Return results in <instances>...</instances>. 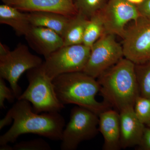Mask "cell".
Returning <instances> with one entry per match:
<instances>
[{
    "mask_svg": "<svg viewBox=\"0 0 150 150\" xmlns=\"http://www.w3.org/2000/svg\"><path fill=\"white\" fill-rule=\"evenodd\" d=\"M8 111L13 123L0 137L1 146L14 143L21 135L26 134H37L54 141L62 139L65 120L59 112L39 115L33 111L30 103L25 100H18Z\"/></svg>",
    "mask_w": 150,
    "mask_h": 150,
    "instance_id": "obj_1",
    "label": "cell"
},
{
    "mask_svg": "<svg viewBox=\"0 0 150 150\" xmlns=\"http://www.w3.org/2000/svg\"><path fill=\"white\" fill-rule=\"evenodd\" d=\"M135 66L124 57L97 78L104 101L119 112L134 107L140 96Z\"/></svg>",
    "mask_w": 150,
    "mask_h": 150,
    "instance_id": "obj_2",
    "label": "cell"
},
{
    "mask_svg": "<svg viewBox=\"0 0 150 150\" xmlns=\"http://www.w3.org/2000/svg\"><path fill=\"white\" fill-rule=\"evenodd\" d=\"M53 82L57 97L64 105L75 104L98 115L109 109L108 103L99 102L96 98L100 89L96 79L83 71L62 74L54 78Z\"/></svg>",
    "mask_w": 150,
    "mask_h": 150,
    "instance_id": "obj_3",
    "label": "cell"
},
{
    "mask_svg": "<svg viewBox=\"0 0 150 150\" xmlns=\"http://www.w3.org/2000/svg\"><path fill=\"white\" fill-rule=\"evenodd\" d=\"M27 72L28 86L18 100H25L32 103L33 110L36 113L60 112L64 105L59 101L53 80L44 73L41 65Z\"/></svg>",
    "mask_w": 150,
    "mask_h": 150,
    "instance_id": "obj_4",
    "label": "cell"
},
{
    "mask_svg": "<svg viewBox=\"0 0 150 150\" xmlns=\"http://www.w3.org/2000/svg\"><path fill=\"white\" fill-rule=\"evenodd\" d=\"M91 51V48L83 44L64 46L46 58L41 67L52 80L62 74L83 71Z\"/></svg>",
    "mask_w": 150,
    "mask_h": 150,
    "instance_id": "obj_5",
    "label": "cell"
},
{
    "mask_svg": "<svg viewBox=\"0 0 150 150\" xmlns=\"http://www.w3.org/2000/svg\"><path fill=\"white\" fill-rule=\"evenodd\" d=\"M98 115L84 108L76 106L71 110L69 122L63 131L61 149L74 150L83 141L91 139L98 130Z\"/></svg>",
    "mask_w": 150,
    "mask_h": 150,
    "instance_id": "obj_6",
    "label": "cell"
},
{
    "mask_svg": "<svg viewBox=\"0 0 150 150\" xmlns=\"http://www.w3.org/2000/svg\"><path fill=\"white\" fill-rule=\"evenodd\" d=\"M43 60L30 53L26 45L19 43L12 51L0 56V77L9 83L16 99L21 94V88L18 84L21 76L25 71L39 67Z\"/></svg>",
    "mask_w": 150,
    "mask_h": 150,
    "instance_id": "obj_7",
    "label": "cell"
},
{
    "mask_svg": "<svg viewBox=\"0 0 150 150\" xmlns=\"http://www.w3.org/2000/svg\"><path fill=\"white\" fill-rule=\"evenodd\" d=\"M122 38L124 58L135 65L150 61V18L141 16L133 21Z\"/></svg>",
    "mask_w": 150,
    "mask_h": 150,
    "instance_id": "obj_8",
    "label": "cell"
},
{
    "mask_svg": "<svg viewBox=\"0 0 150 150\" xmlns=\"http://www.w3.org/2000/svg\"><path fill=\"white\" fill-rule=\"evenodd\" d=\"M115 35L105 33L94 43L83 72L96 79L124 57L122 46Z\"/></svg>",
    "mask_w": 150,
    "mask_h": 150,
    "instance_id": "obj_9",
    "label": "cell"
},
{
    "mask_svg": "<svg viewBox=\"0 0 150 150\" xmlns=\"http://www.w3.org/2000/svg\"><path fill=\"white\" fill-rule=\"evenodd\" d=\"M104 22L105 33L123 37L126 25L142 16L137 6L127 0H108L100 11Z\"/></svg>",
    "mask_w": 150,
    "mask_h": 150,
    "instance_id": "obj_10",
    "label": "cell"
},
{
    "mask_svg": "<svg viewBox=\"0 0 150 150\" xmlns=\"http://www.w3.org/2000/svg\"><path fill=\"white\" fill-rule=\"evenodd\" d=\"M22 11L51 12L73 17L78 13L73 0H1Z\"/></svg>",
    "mask_w": 150,
    "mask_h": 150,
    "instance_id": "obj_11",
    "label": "cell"
},
{
    "mask_svg": "<svg viewBox=\"0 0 150 150\" xmlns=\"http://www.w3.org/2000/svg\"><path fill=\"white\" fill-rule=\"evenodd\" d=\"M25 36L30 46L45 59L64 46L62 36L46 28L32 26Z\"/></svg>",
    "mask_w": 150,
    "mask_h": 150,
    "instance_id": "obj_12",
    "label": "cell"
},
{
    "mask_svg": "<svg viewBox=\"0 0 150 150\" xmlns=\"http://www.w3.org/2000/svg\"><path fill=\"white\" fill-rule=\"evenodd\" d=\"M119 112L121 149L139 146L144 135L145 124L137 118L134 107L126 108Z\"/></svg>",
    "mask_w": 150,
    "mask_h": 150,
    "instance_id": "obj_13",
    "label": "cell"
},
{
    "mask_svg": "<svg viewBox=\"0 0 150 150\" xmlns=\"http://www.w3.org/2000/svg\"><path fill=\"white\" fill-rule=\"evenodd\" d=\"M98 118V130L104 139L103 149H120L121 147L119 112L109 108L100 113Z\"/></svg>",
    "mask_w": 150,
    "mask_h": 150,
    "instance_id": "obj_14",
    "label": "cell"
},
{
    "mask_svg": "<svg viewBox=\"0 0 150 150\" xmlns=\"http://www.w3.org/2000/svg\"><path fill=\"white\" fill-rule=\"evenodd\" d=\"M30 23L52 30L63 37L68 24L72 17L51 12L28 13Z\"/></svg>",
    "mask_w": 150,
    "mask_h": 150,
    "instance_id": "obj_15",
    "label": "cell"
},
{
    "mask_svg": "<svg viewBox=\"0 0 150 150\" xmlns=\"http://www.w3.org/2000/svg\"><path fill=\"white\" fill-rule=\"evenodd\" d=\"M0 23L11 26L19 36H25L33 26L28 13L4 4L0 6Z\"/></svg>",
    "mask_w": 150,
    "mask_h": 150,
    "instance_id": "obj_16",
    "label": "cell"
},
{
    "mask_svg": "<svg viewBox=\"0 0 150 150\" xmlns=\"http://www.w3.org/2000/svg\"><path fill=\"white\" fill-rule=\"evenodd\" d=\"M89 19L79 13L71 18L63 35L64 46L83 44L86 28Z\"/></svg>",
    "mask_w": 150,
    "mask_h": 150,
    "instance_id": "obj_17",
    "label": "cell"
},
{
    "mask_svg": "<svg viewBox=\"0 0 150 150\" xmlns=\"http://www.w3.org/2000/svg\"><path fill=\"white\" fill-rule=\"evenodd\" d=\"M105 33L104 22L100 11L89 18L85 31L83 44L91 48Z\"/></svg>",
    "mask_w": 150,
    "mask_h": 150,
    "instance_id": "obj_18",
    "label": "cell"
},
{
    "mask_svg": "<svg viewBox=\"0 0 150 150\" xmlns=\"http://www.w3.org/2000/svg\"><path fill=\"white\" fill-rule=\"evenodd\" d=\"M135 70L140 96L150 99V61L136 65Z\"/></svg>",
    "mask_w": 150,
    "mask_h": 150,
    "instance_id": "obj_19",
    "label": "cell"
},
{
    "mask_svg": "<svg viewBox=\"0 0 150 150\" xmlns=\"http://www.w3.org/2000/svg\"><path fill=\"white\" fill-rule=\"evenodd\" d=\"M108 0H73L78 13L89 19L102 10Z\"/></svg>",
    "mask_w": 150,
    "mask_h": 150,
    "instance_id": "obj_20",
    "label": "cell"
},
{
    "mask_svg": "<svg viewBox=\"0 0 150 150\" xmlns=\"http://www.w3.org/2000/svg\"><path fill=\"white\" fill-rule=\"evenodd\" d=\"M134 110L138 119L144 124L150 121V99L139 96L134 106Z\"/></svg>",
    "mask_w": 150,
    "mask_h": 150,
    "instance_id": "obj_21",
    "label": "cell"
},
{
    "mask_svg": "<svg viewBox=\"0 0 150 150\" xmlns=\"http://www.w3.org/2000/svg\"><path fill=\"white\" fill-rule=\"evenodd\" d=\"M51 146L42 139H35L30 141L21 142L13 147V150H50Z\"/></svg>",
    "mask_w": 150,
    "mask_h": 150,
    "instance_id": "obj_22",
    "label": "cell"
},
{
    "mask_svg": "<svg viewBox=\"0 0 150 150\" xmlns=\"http://www.w3.org/2000/svg\"><path fill=\"white\" fill-rule=\"evenodd\" d=\"M16 98L11 88L7 86L4 79L0 77V108H5L4 103L7 100L10 102H13Z\"/></svg>",
    "mask_w": 150,
    "mask_h": 150,
    "instance_id": "obj_23",
    "label": "cell"
},
{
    "mask_svg": "<svg viewBox=\"0 0 150 150\" xmlns=\"http://www.w3.org/2000/svg\"><path fill=\"white\" fill-rule=\"evenodd\" d=\"M139 146L141 149L150 150V128H146Z\"/></svg>",
    "mask_w": 150,
    "mask_h": 150,
    "instance_id": "obj_24",
    "label": "cell"
},
{
    "mask_svg": "<svg viewBox=\"0 0 150 150\" xmlns=\"http://www.w3.org/2000/svg\"><path fill=\"white\" fill-rule=\"evenodd\" d=\"M137 6L142 16L150 18V0H144Z\"/></svg>",
    "mask_w": 150,
    "mask_h": 150,
    "instance_id": "obj_25",
    "label": "cell"
},
{
    "mask_svg": "<svg viewBox=\"0 0 150 150\" xmlns=\"http://www.w3.org/2000/svg\"><path fill=\"white\" fill-rule=\"evenodd\" d=\"M13 121L10 112H7L5 117L0 121V129H2L5 126L10 125L12 121Z\"/></svg>",
    "mask_w": 150,
    "mask_h": 150,
    "instance_id": "obj_26",
    "label": "cell"
},
{
    "mask_svg": "<svg viewBox=\"0 0 150 150\" xmlns=\"http://www.w3.org/2000/svg\"><path fill=\"white\" fill-rule=\"evenodd\" d=\"M10 51L9 48L6 45L0 43V56H5Z\"/></svg>",
    "mask_w": 150,
    "mask_h": 150,
    "instance_id": "obj_27",
    "label": "cell"
},
{
    "mask_svg": "<svg viewBox=\"0 0 150 150\" xmlns=\"http://www.w3.org/2000/svg\"><path fill=\"white\" fill-rule=\"evenodd\" d=\"M127 1L135 5L138 6L142 4L144 0H127Z\"/></svg>",
    "mask_w": 150,
    "mask_h": 150,
    "instance_id": "obj_28",
    "label": "cell"
},
{
    "mask_svg": "<svg viewBox=\"0 0 150 150\" xmlns=\"http://www.w3.org/2000/svg\"><path fill=\"white\" fill-rule=\"evenodd\" d=\"M0 150H13V147L7 144H5L1 145V148H0Z\"/></svg>",
    "mask_w": 150,
    "mask_h": 150,
    "instance_id": "obj_29",
    "label": "cell"
},
{
    "mask_svg": "<svg viewBox=\"0 0 150 150\" xmlns=\"http://www.w3.org/2000/svg\"><path fill=\"white\" fill-rule=\"evenodd\" d=\"M147 125L148 126H149V128H150V121H149V123H148L147 124Z\"/></svg>",
    "mask_w": 150,
    "mask_h": 150,
    "instance_id": "obj_30",
    "label": "cell"
}]
</instances>
